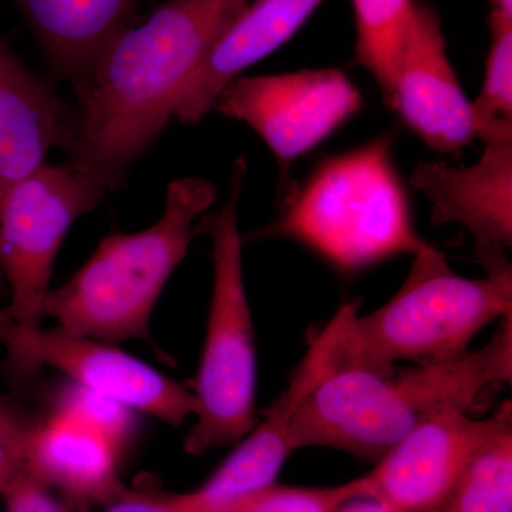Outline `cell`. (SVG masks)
<instances>
[{
  "label": "cell",
  "instance_id": "cell-1",
  "mask_svg": "<svg viewBox=\"0 0 512 512\" xmlns=\"http://www.w3.org/2000/svg\"><path fill=\"white\" fill-rule=\"evenodd\" d=\"M249 0H168L138 28L120 33L77 94V130L66 165L107 192L173 120L181 93Z\"/></svg>",
  "mask_w": 512,
  "mask_h": 512
},
{
  "label": "cell",
  "instance_id": "cell-2",
  "mask_svg": "<svg viewBox=\"0 0 512 512\" xmlns=\"http://www.w3.org/2000/svg\"><path fill=\"white\" fill-rule=\"evenodd\" d=\"M511 380L512 313L487 345L456 359L389 373L333 370L299 406L289 443L292 451L326 447L379 460L424 420L468 413L488 389Z\"/></svg>",
  "mask_w": 512,
  "mask_h": 512
},
{
  "label": "cell",
  "instance_id": "cell-3",
  "mask_svg": "<svg viewBox=\"0 0 512 512\" xmlns=\"http://www.w3.org/2000/svg\"><path fill=\"white\" fill-rule=\"evenodd\" d=\"M485 278L458 275L433 245L413 255L402 288L375 312L345 303L333 316V367L389 373L400 362H446L512 313V271L503 249L477 251Z\"/></svg>",
  "mask_w": 512,
  "mask_h": 512
},
{
  "label": "cell",
  "instance_id": "cell-4",
  "mask_svg": "<svg viewBox=\"0 0 512 512\" xmlns=\"http://www.w3.org/2000/svg\"><path fill=\"white\" fill-rule=\"evenodd\" d=\"M393 151L386 133L322 161L259 237L299 242L343 274L416 255L429 242L414 227Z\"/></svg>",
  "mask_w": 512,
  "mask_h": 512
},
{
  "label": "cell",
  "instance_id": "cell-5",
  "mask_svg": "<svg viewBox=\"0 0 512 512\" xmlns=\"http://www.w3.org/2000/svg\"><path fill=\"white\" fill-rule=\"evenodd\" d=\"M215 200L217 188L204 178L170 183L160 220L134 234L104 238L66 284L47 293L45 318L103 342H150L158 298L200 234L195 222Z\"/></svg>",
  "mask_w": 512,
  "mask_h": 512
},
{
  "label": "cell",
  "instance_id": "cell-6",
  "mask_svg": "<svg viewBox=\"0 0 512 512\" xmlns=\"http://www.w3.org/2000/svg\"><path fill=\"white\" fill-rule=\"evenodd\" d=\"M247 163L232 165L224 207L202 218L198 232L210 235L214 286L207 335L195 377V423L184 440L192 456L237 443L256 424V348L254 323L245 288L238 202Z\"/></svg>",
  "mask_w": 512,
  "mask_h": 512
},
{
  "label": "cell",
  "instance_id": "cell-7",
  "mask_svg": "<svg viewBox=\"0 0 512 512\" xmlns=\"http://www.w3.org/2000/svg\"><path fill=\"white\" fill-rule=\"evenodd\" d=\"M106 194L89 175L45 163L0 198V268L10 316L23 336L42 329L53 265L67 232Z\"/></svg>",
  "mask_w": 512,
  "mask_h": 512
},
{
  "label": "cell",
  "instance_id": "cell-8",
  "mask_svg": "<svg viewBox=\"0 0 512 512\" xmlns=\"http://www.w3.org/2000/svg\"><path fill=\"white\" fill-rule=\"evenodd\" d=\"M362 107V93L342 70L308 69L235 77L212 110L251 127L286 173Z\"/></svg>",
  "mask_w": 512,
  "mask_h": 512
},
{
  "label": "cell",
  "instance_id": "cell-9",
  "mask_svg": "<svg viewBox=\"0 0 512 512\" xmlns=\"http://www.w3.org/2000/svg\"><path fill=\"white\" fill-rule=\"evenodd\" d=\"M5 363L6 370L16 379L36 375L42 367H52L72 382L170 426H181L197 413V399L183 384L127 355L113 343L60 326L20 335Z\"/></svg>",
  "mask_w": 512,
  "mask_h": 512
},
{
  "label": "cell",
  "instance_id": "cell-10",
  "mask_svg": "<svg viewBox=\"0 0 512 512\" xmlns=\"http://www.w3.org/2000/svg\"><path fill=\"white\" fill-rule=\"evenodd\" d=\"M511 423L510 400L484 420L460 410L434 414L397 441L362 476V500L393 512L433 510L478 451Z\"/></svg>",
  "mask_w": 512,
  "mask_h": 512
},
{
  "label": "cell",
  "instance_id": "cell-11",
  "mask_svg": "<svg viewBox=\"0 0 512 512\" xmlns=\"http://www.w3.org/2000/svg\"><path fill=\"white\" fill-rule=\"evenodd\" d=\"M0 427L29 473L62 494L73 511H93L127 493L119 451L82 424L56 413L36 419L15 399L0 394Z\"/></svg>",
  "mask_w": 512,
  "mask_h": 512
},
{
  "label": "cell",
  "instance_id": "cell-12",
  "mask_svg": "<svg viewBox=\"0 0 512 512\" xmlns=\"http://www.w3.org/2000/svg\"><path fill=\"white\" fill-rule=\"evenodd\" d=\"M390 109L434 153H458L476 138L471 101L447 55L439 13L424 0H414Z\"/></svg>",
  "mask_w": 512,
  "mask_h": 512
},
{
  "label": "cell",
  "instance_id": "cell-13",
  "mask_svg": "<svg viewBox=\"0 0 512 512\" xmlns=\"http://www.w3.org/2000/svg\"><path fill=\"white\" fill-rule=\"evenodd\" d=\"M409 181L429 200L437 227L467 229L476 251L511 248L512 141L484 144L483 154L471 165L420 161Z\"/></svg>",
  "mask_w": 512,
  "mask_h": 512
},
{
  "label": "cell",
  "instance_id": "cell-14",
  "mask_svg": "<svg viewBox=\"0 0 512 512\" xmlns=\"http://www.w3.org/2000/svg\"><path fill=\"white\" fill-rule=\"evenodd\" d=\"M76 130L77 110L0 36V198L50 151L69 150Z\"/></svg>",
  "mask_w": 512,
  "mask_h": 512
},
{
  "label": "cell",
  "instance_id": "cell-15",
  "mask_svg": "<svg viewBox=\"0 0 512 512\" xmlns=\"http://www.w3.org/2000/svg\"><path fill=\"white\" fill-rule=\"evenodd\" d=\"M323 0H254L222 33L181 93L173 119L197 126L222 89L248 67L271 56L311 18Z\"/></svg>",
  "mask_w": 512,
  "mask_h": 512
},
{
  "label": "cell",
  "instance_id": "cell-16",
  "mask_svg": "<svg viewBox=\"0 0 512 512\" xmlns=\"http://www.w3.org/2000/svg\"><path fill=\"white\" fill-rule=\"evenodd\" d=\"M50 70L79 94L114 39L131 28L140 0H10Z\"/></svg>",
  "mask_w": 512,
  "mask_h": 512
},
{
  "label": "cell",
  "instance_id": "cell-17",
  "mask_svg": "<svg viewBox=\"0 0 512 512\" xmlns=\"http://www.w3.org/2000/svg\"><path fill=\"white\" fill-rule=\"evenodd\" d=\"M355 13V62L372 73L390 107L394 79L410 26L414 0H352Z\"/></svg>",
  "mask_w": 512,
  "mask_h": 512
},
{
  "label": "cell",
  "instance_id": "cell-18",
  "mask_svg": "<svg viewBox=\"0 0 512 512\" xmlns=\"http://www.w3.org/2000/svg\"><path fill=\"white\" fill-rule=\"evenodd\" d=\"M427 512H512V423L478 451L441 503Z\"/></svg>",
  "mask_w": 512,
  "mask_h": 512
},
{
  "label": "cell",
  "instance_id": "cell-19",
  "mask_svg": "<svg viewBox=\"0 0 512 512\" xmlns=\"http://www.w3.org/2000/svg\"><path fill=\"white\" fill-rule=\"evenodd\" d=\"M483 87L471 101L474 133L483 144L512 141V16L491 9Z\"/></svg>",
  "mask_w": 512,
  "mask_h": 512
},
{
  "label": "cell",
  "instance_id": "cell-20",
  "mask_svg": "<svg viewBox=\"0 0 512 512\" xmlns=\"http://www.w3.org/2000/svg\"><path fill=\"white\" fill-rule=\"evenodd\" d=\"M52 413L76 421L99 434L113 444L120 454L136 433L134 410L72 380L56 390Z\"/></svg>",
  "mask_w": 512,
  "mask_h": 512
},
{
  "label": "cell",
  "instance_id": "cell-21",
  "mask_svg": "<svg viewBox=\"0 0 512 512\" xmlns=\"http://www.w3.org/2000/svg\"><path fill=\"white\" fill-rule=\"evenodd\" d=\"M362 498V477L332 487H291L275 483L215 512H340Z\"/></svg>",
  "mask_w": 512,
  "mask_h": 512
},
{
  "label": "cell",
  "instance_id": "cell-22",
  "mask_svg": "<svg viewBox=\"0 0 512 512\" xmlns=\"http://www.w3.org/2000/svg\"><path fill=\"white\" fill-rule=\"evenodd\" d=\"M2 498L6 512H74L49 487L33 477L25 464Z\"/></svg>",
  "mask_w": 512,
  "mask_h": 512
},
{
  "label": "cell",
  "instance_id": "cell-23",
  "mask_svg": "<svg viewBox=\"0 0 512 512\" xmlns=\"http://www.w3.org/2000/svg\"><path fill=\"white\" fill-rule=\"evenodd\" d=\"M92 512V511H80ZM103 512H173L158 503L151 491H134L128 488L126 494L121 495L113 503L104 505Z\"/></svg>",
  "mask_w": 512,
  "mask_h": 512
},
{
  "label": "cell",
  "instance_id": "cell-24",
  "mask_svg": "<svg viewBox=\"0 0 512 512\" xmlns=\"http://www.w3.org/2000/svg\"><path fill=\"white\" fill-rule=\"evenodd\" d=\"M22 466L23 461L19 451L0 429V497L8 490L10 483Z\"/></svg>",
  "mask_w": 512,
  "mask_h": 512
},
{
  "label": "cell",
  "instance_id": "cell-25",
  "mask_svg": "<svg viewBox=\"0 0 512 512\" xmlns=\"http://www.w3.org/2000/svg\"><path fill=\"white\" fill-rule=\"evenodd\" d=\"M5 295H8V285H6L5 275L0 268V345L6 349V353H9L18 343L20 332L10 316L8 303H5Z\"/></svg>",
  "mask_w": 512,
  "mask_h": 512
},
{
  "label": "cell",
  "instance_id": "cell-26",
  "mask_svg": "<svg viewBox=\"0 0 512 512\" xmlns=\"http://www.w3.org/2000/svg\"><path fill=\"white\" fill-rule=\"evenodd\" d=\"M491 9L501 10V12L507 13L512 16V0H488Z\"/></svg>",
  "mask_w": 512,
  "mask_h": 512
}]
</instances>
